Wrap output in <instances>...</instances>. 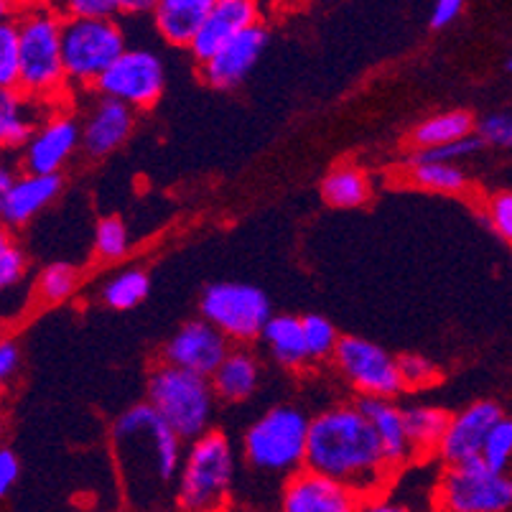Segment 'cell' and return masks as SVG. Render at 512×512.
Returning <instances> with one entry per match:
<instances>
[{
	"label": "cell",
	"instance_id": "obj_1",
	"mask_svg": "<svg viewBox=\"0 0 512 512\" xmlns=\"http://www.w3.org/2000/svg\"><path fill=\"white\" fill-rule=\"evenodd\" d=\"M306 469L344 484L362 500L380 495L393 477L380 439L357 403H342L311 418Z\"/></svg>",
	"mask_w": 512,
	"mask_h": 512
},
{
	"label": "cell",
	"instance_id": "obj_2",
	"mask_svg": "<svg viewBox=\"0 0 512 512\" xmlns=\"http://www.w3.org/2000/svg\"><path fill=\"white\" fill-rule=\"evenodd\" d=\"M184 441L148 403L128 408L113 423V446L128 487H166L179 477Z\"/></svg>",
	"mask_w": 512,
	"mask_h": 512
},
{
	"label": "cell",
	"instance_id": "obj_3",
	"mask_svg": "<svg viewBox=\"0 0 512 512\" xmlns=\"http://www.w3.org/2000/svg\"><path fill=\"white\" fill-rule=\"evenodd\" d=\"M21 41L18 90L36 102H49L67 87L62 57V23L57 8L31 6L16 18Z\"/></svg>",
	"mask_w": 512,
	"mask_h": 512
},
{
	"label": "cell",
	"instance_id": "obj_4",
	"mask_svg": "<svg viewBox=\"0 0 512 512\" xmlns=\"http://www.w3.org/2000/svg\"><path fill=\"white\" fill-rule=\"evenodd\" d=\"M311 418L293 406H276L250 423L242 439L245 464L265 477H278L283 484L306 469Z\"/></svg>",
	"mask_w": 512,
	"mask_h": 512
},
{
	"label": "cell",
	"instance_id": "obj_5",
	"mask_svg": "<svg viewBox=\"0 0 512 512\" xmlns=\"http://www.w3.org/2000/svg\"><path fill=\"white\" fill-rule=\"evenodd\" d=\"M235 484V454L220 431H207L189 444L179 472V512H225Z\"/></svg>",
	"mask_w": 512,
	"mask_h": 512
},
{
	"label": "cell",
	"instance_id": "obj_6",
	"mask_svg": "<svg viewBox=\"0 0 512 512\" xmlns=\"http://www.w3.org/2000/svg\"><path fill=\"white\" fill-rule=\"evenodd\" d=\"M214 388L209 377L158 365L148 377V406L164 418L181 441H197L214 416Z\"/></svg>",
	"mask_w": 512,
	"mask_h": 512
},
{
	"label": "cell",
	"instance_id": "obj_7",
	"mask_svg": "<svg viewBox=\"0 0 512 512\" xmlns=\"http://www.w3.org/2000/svg\"><path fill=\"white\" fill-rule=\"evenodd\" d=\"M125 34L115 18L92 21V18L64 16L62 23V57L67 85L95 87L102 74L123 57Z\"/></svg>",
	"mask_w": 512,
	"mask_h": 512
},
{
	"label": "cell",
	"instance_id": "obj_8",
	"mask_svg": "<svg viewBox=\"0 0 512 512\" xmlns=\"http://www.w3.org/2000/svg\"><path fill=\"white\" fill-rule=\"evenodd\" d=\"M202 316L227 342L248 344L263 337L265 324L273 319L271 301L250 283H212L202 296Z\"/></svg>",
	"mask_w": 512,
	"mask_h": 512
},
{
	"label": "cell",
	"instance_id": "obj_9",
	"mask_svg": "<svg viewBox=\"0 0 512 512\" xmlns=\"http://www.w3.org/2000/svg\"><path fill=\"white\" fill-rule=\"evenodd\" d=\"M439 507L441 512H507L512 507V474L495 472L482 459L446 467Z\"/></svg>",
	"mask_w": 512,
	"mask_h": 512
},
{
	"label": "cell",
	"instance_id": "obj_10",
	"mask_svg": "<svg viewBox=\"0 0 512 512\" xmlns=\"http://www.w3.org/2000/svg\"><path fill=\"white\" fill-rule=\"evenodd\" d=\"M166 72L161 59L148 49H128L95 85L100 97L123 102L130 110L153 107L164 92Z\"/></svg>",
	"mask_w": 512,
	"mask_h": 512
},
{
	"label": "cell",
	"instance_id": "obj_11",
	"mask_svg": "<svg viewBox=\"0 0 512 512\" xmlns=\"http://www.w3.org/2000/svg\"><path fill=\"white\" fill-rule=\"evenodd\" d=\"M334 365L362 398H393L403 390L395 357L362 337H342L334 352Z\"/></svg>",
	"mask_w": 512,
	"mask_h": 512
},
{
	"label": "cell",
	"instance_id": "obj_12",
	"mask_svg": "<svg viewBox=\"0 0 512 512\" xmlns=\"http://www.w3.org/2000/svg\"><path fill=\"white\" fill-rule=\"evenodd\" d=\"M82 146V125L72 113H49L23 148L26 174H62L74 151Z\"/></svg>",
	"mask_w": 512,
	"mask_h": 512
},
{
	"label": "cell",
	"instance_id": "obj_13",
	"mask_svg": "<svg viewBox=\"0 0 512 512\" xmlns=\"http://www.w3.org/2000/svg\"><path fill=\"white\" fill-rule=\"evenodd\" d=\"M230 355V342L209 321H186L184 327L166 342L164 365L212 377Z\"/></svg>",
	"mask_w": 512,
	"mask_h": 512
},
{
	"label": "cell",
	"instance_id": "obj_14",
	"mask_svg": "<svg viewBox=\"0 0 512 512\" xmlns=\"http://www.w3.org/2000/svg\"><path fill=\"white\" fill-rule=\"evenodd\" d=\"M362 497L329 477L301 469L281 487L278 512H360Z\"/></svg>",
	"mask_w": 512,
	"mask_h": 512
},
{
	"label": "cell",
	"instance_id": "obj_15",
	"mask_svg": "<svg viewBox=\"0 0 512 512\" xmlns=\"http://www.w3.org/2000/svg\"><path fill=\"white\" fill-rule=\"evenodd\" d=\"M500 418V406L492 400L472 403L469 408L451 416L444 439L439 444V456L446 462V467H459V464L482 459L484 441Z\"/></svg>",
	"mask_w": 512,
	"mask_h": 512
},
{
	"label": "cell",
	"instance_id": "obj_16",
	"mask_svg": "<svg viewBox=\"0 0 512 512\" xmlns=\"http://www.w3.org/2000/svg\"><path fill=\"white\" fill-rule=\"evenodd\" d=\"M260 23V8L253 0H214L212 11L204 21L202 31L192 41V54L199 64H207L217 57V51L225 49L242 31L253 29Z\"/></svg>",
	"mask_w": 512,
	"mask_h": 512
},
{
	"label": "cell",
	"instance_id": "obj_17",
	"mask_svg": "<svg viewBox=\"0 0 512 512\" xmlns=\"http://www.w3.org/2000/svg\"><path fill=\"white\" fill-rule=\"evenodd\" d=\"M265 46H268V29L263 23H258L253 29L235 36L225 49L217 51V57L202 64V79L214 90H232L258 64Z\"/></svg>",
	"mask_w": 512,
	"mask_h": 512
},
{
	"label": "cell",
	"instance_id": "obj_18",
	"mask_svg": "<svg viewBox=\"0 0 512 512\" xmlns=\"http://www.w3.org/2000/svg\"><path fill=\"white\" fill-rule=\"evenodd\" d=\"M133 125L136 115L128 105L100 97L82 123V148L92 158L107 156L128 141Z\"/></svg>",
	"mask_w": 512,
	"mask_h": 512
},
{
	"label": "cell",
	"instance_id": "obj_19",
	"mask_svg": "<svg viewBox=\"0 0 512 512\" xmlns=\"http://www.w3.org/2000/svg\"><path fill=\"white\" fill-rule=\"evenodd\" d=\"M64 179L62 174L36 176L21 174L13 184L6 199L0 202V225L3 227H23L34 220L36 214L44 212L54 199L62 194Z\"/></svg>",
	"mask_w": 512,
	"mask_h": 512
},
{
	"label": "cell",
	"instance_id": "obj_20",
	"mask_svg": "<svg viewBox=\"0 0 512 512\" xmlns=\"http://www.w3.org/2000/svg\"><path fill=\"white\" fill-rule=\"evenodd\" d=\"M357 406L365 413L372 431L380 439V446H383V454L388 459L390 469L395 472V469L411 462L416 451H413L411 439H408L406 413L400 411L393 400L388 398H360Z\"/></svg>",
	"mask_w": 512,
	"mask_h": 512
},
{
	"label": "cell",
	"instance_id": "obj_21",
	"mask_svg": "<svg viewBox=\"0 0 512 512\" xmlns=\"http://www.w3.org/2000/svg\"><path fill=\"white\" fill-rule=\"evenodd\" d=\"M214 0H158L153 21L158 34L174 46H192L202 31Z\"/></svg>",
	"mask_w": 512,
	"mask_h": 512
},
{
	"label": "cell",
	"instance_id": "obj_22",
	"mask_svg": "<svg viewBox=\"0 0 512 512\" xmlns=\"http://www.w3.org/2000/svg\"><path fill=\"white\" fill-rule=\"evenodd\" d=\"M44 102H36L21 90H0V151L26 148L46 115L41 113Z\"/></svg>",
	"mask_w": 512,
	"mask_h": 512
},
{
	"label": "cell",
	"instance_id": "obj_23",
	"mask_svg": "<svg viewBox=\"0 0 512 512\" xmlns=\"http://www.w3.org/2000/svg\"><path fill=\"white\" fill-rule=\"evenodd\" d=\"M209 383H212L217 398L230 400V403L248 400L260 383L258 360L250 355L248 349H230V355L209 377Z\"/></svg>",
	"mask_w": 512,
	"mask_h": 512
},
{
	"label": "cell",
	"instance_id": "obj_24",
	"mask_svg": "<svg viewBox=\"0 0 512 512\" xmlns=\"http://www.w3.org/2000/svg\"><path fill=\"white\" fill-rule=\"evenodd\" d=\"M260 339H263L265 347H268V352H271L278 365L299 370V367H304L309 362V349H306L304 339V321L299 316H273L265 324L263 337Z\"/></svg>",
	"mask_w": 512,
	"mask_h": 512
},
{
	"label": "cell",
	"instance_id": "obj_25",
	"mask_svg": "<svg viewBox=\"0 0 512 512\" xmlns=\"http://www.w3.org/2000/svg\"><path fill=\"white\" fill-rule=\"evenodd\" d=\"M474 118L464 110H451V113L434 115V118L423 120L416 125L411 133V143L416 151H428V148L449 146V143L464 141V138L474 136Z\"/></svg>",
	"mask_w": 512,
	"mask_h": 512
},
{
	"label": "cell",
	"instance_id": "obj_26",
	"mask_svg": "<svg viewBox=\"0 0 512 512\" xmlns=\"http://www.w3.org/2000/svg\"><path fill=\"white\" fill-rule=\"evenodd\" d=\"M321 197L339 209L362 207L370 199V181H367L365 171L357 166H334L321 181Z\"/></svg>",
	"mask_w": 512,
	"mask_h": 512
},
{
	"label": "cell",
	"instance_id": "obj_27",
	"mask_svg": "<svg viewBox=\"0 0 512 512\" xmlns=\"http://www.w3.org/2000/svg\"><path fill=\"white\" fill-rule=\"evenodd\" d=\"M406 413V428L408 439L416 454H426V451H439L441 439L446 434V426H449L451 416L444 413L441 408L431 406H416L408 408Z\"/></svg>",
	"mask_w": 512,
	"mask_h": 512
},
{
	"label": "cell",
	"instance_id": "obj_28",
	"mask_svg": "<svg viewBox=\"0 0 512 512\" xmlns=\"http://www.w3.org/2000/svg\"><path fill=\"white\" fill-rule=\"evenodd\" d=\"M148 291H151V281L143 271H125L118 273L113 281H107L105 288H102V301H105L110 309H133L141 301H146Z\"/></svg>",
	"mask_w": 512,
	"mask_h": 512
},
{
	"label": "cell",
	"instance_id": "obj_29",
	"mask_svg": "<svg viewBox=\"0 0 512 512\" xmlns=\"http://www.w3.org/2000/svg\"><path fill=\"white\" fill-rule=\"evenodd\" d=\"M411 181L428 192L459 194L467 189V174L454 164H416L411 166Z\"/></svg>",
	"mask_w": 512,
	"mask_h": 512
},
{
	"label": "cell",
	"instance_id": "obj_30",
	"mask_svg": "<svg viewBox=\"0 0 512 512\" xmlns=\"http://www.w3.org/2000/svg\"><path fill=\"white\" fill-rule=\"evenodd\" d=\"M18 64H21V41L18 21L0 23V90H18Z\"/></svg>",
	"mask_w": 512,
	"mask_h": 512
},
{
	"label": "cell",
	"instance_id": "obj_31",
	"mask_svg": "<svg viewBox=\"0 0 512 512\" xmlns=\"http://www.w3.org/2000/svg\"><path fill=\"white\" fill-rule=\"evenodd\" d=\"M74 286H77V268L72 263H51L39 273L36 281V291L46 304H57L72 296Z\"/></svg>",
	"mask_w": 512,
	"mask_h": 512
},
{
	"label": "cell",
	"instance_id": "obj_32",
	"mask_svg": "<svg viewBox=\"0 0 512 512\" xmlns=\"http://www.w3.org/2000/svg\"><path fill=\"white\" fill-rule=\"evenodd\" d=\"M482 462L490 469L502 474H510L512 467V418L502 416L500 421L492 426L490 436L484 441Z\"/></svg>",
	"mask_w": 512,
	"mask_h": 512
},
{
	"label": "cell",
	"instance_id": "obj_33",
	"mask_svg": "<svg viewBox=\"0 0 512 512\" xmlns=\"http://www.w3.org/2000/svg\"><path fill=\"white\" fill-rule=\"evenodd\" d=\"M304 339H306V349H309V360H329L337 352V329L332 327V321L324 319L319 314H309L304 316Z\"/></svg>",
	"mask_w": 512,
	"mask_h": 512
},
{
	"label": "cell",
	"instance_id": "obj_34",
	"mask_svg": "<svg viewBox=\"0 0 512 512\" xmlns=\"http://www.w3.org/2000/svg\"><path fill=\"white\" fill-rule=\"evenodd\" d=\"M130 235L120 217H102L95 230V253L102 260H118L128 253Z\"/></svg>",
	"mask_w": 512,
	"mask_h": 512
},
{
	"label": "cell",
	"instance_id": "obj_35",
	"mask_svg": "<svg viewBox=\"0 0 512 512\" xmlns=\"http://www.w3.org/2000/svg\"><path fill=\"white\" fill-rule=\"evenodd\" d=\"M26 273V253L13 235L0 230V293L16 286Z\"/></svg>",
	"mask_w": 512,
	"mask_h": 512
},
{
	"label": "cell",
	"instance_id": "obj_36",
	"mask_svg": "<svg viewBox=\"0 0 512 512\" xmlns=\"http://www.w3.org/2000/svg\"><path fill=\"white\" fill-rule=\"evenodd\" d=\"M484 143L479 141V136H469L464 141L449 143V146H439V148H428V151H416L411 156L408 164H454L459 158H469L474 156L477 151H482Z\"/></svg>",
	"mask_w": 512,
	"mask_h": 512
},
{
	"label": "cell",
	"instance_id": "obj_37",
	"mask_svg": "<svg viewBox=\"0 0 512 512\" xmlns=\"http://www.w3.org/2000/svg\"><path fill=\"white\" fill-rule=\"evenodd\" d=\"M400 372V383L403 388H423V385H431L436 380V365L431 360L421 355H400L395 357Z\"/></svg>",
	"mask_w": 512,
	"mask_h": 512
},
{
	"label": "cell",
	"instance_id": "obj_38",
	"mask_svg": "<svg viewBox=\"0 0 512 512\" xmlns=\"http://www.w3.org/2000/svg\"><path fill=\"white\" fill-rule=\"evenodd\" d=\"M477 136L484 146L512 148V115L510 113H492L479 120Z\"/></svg>",
	"mask_w": 512,
	"mask_h": 512
},
{
	"label": "cell",
	"instance_id": "obj_39",
	"mask_svg": "<svg viewBox=\"0 0 512 512\" xmlns=\"http://www.w3.org/2000/svg\"><path fill=\"white\" fill-rule=\"evenodd\" d=\"M487 220H490L492 230L512 245V192L495 194L487 202Z\"/></svg>",
	"mask_w": 512,
	"mask_h": 512
},
{
	"label": "cell",
	"instance_id": "obj_40",
	"mask_svg": "<svg viewBox=\"0 0 512 512\" xmlns=\"http://www.w3.org/2000/svg\"><path fill=\"white\" fill-rule=\"evenodd\" d=\"M120 13V0H74L64 6L62 16L72 18H92V21H105Z\"/></svg>",
	"mask_w": 512,
	"mask_h": 512
},
{
	"label": "cell",
	"instance_id": "obj_41",
	"mask_svg": "<svg viewBox=\"0 0 512 512\" xmlns=\"http://www.w3.org/2000/svg\"><path fill=\"white\" fill-rule=\"evenodd\" d=\"M18 477H21V462H18V456L13 454L11 449H6V446H0V500L8 497V492L16 487Z\"/></svg>",
	"mask_w": 512,
	"mask_h": 512
},
{
	"label": "cell",
	"instance_id": "obj_42",
	"mask_svg": "<svg viewBox=\"0 0 512 512\" xmlns=\"http://www.w3.org/2000/svg\"><path fill=\"white\" fill-rule=\"evenodd\" d=\"M462 11H464L462 0H439V3L431 8V18H428V23H431V29L441 31L446 29V26H451Z\"/></svg>",
	"mask_w": 512,
	"mask_h": 512
},
{
	"label": "cell",
	"instance_id": "obj_43",
	"mask_svg": "<svg viewBox=\"0 0 512 512\" xmlns=\"http://www.w3.org/2000/svg\"><path fill=\"white\" fill-rule=\"evenodd\" d=\"M18 362H21V349L16 339H0V388L18 370Z\"/></svg>",
	"mask_w": 512,
	"mask_h": 512
},
{
	"label": "cell",
	"instance_id": "obj_44",
	"mask_svg": "<svg viewBox=\"0 0 512 512\" xmlns=\"http://www.w3.org/2000/svg\"><path fill=\"white\" fill-rule=\"evenodd\" d=\"M360 512H411V510H408L406 505H400V502L377 495V497H370V500H362Z\"/></svg>",
	"mask_w": 512,
	"mask_h": 512
},
{
	"label": "cell",
	"instance_id": "obj_45",
	"mask_svg": "<svg viewBox=\"0 0 512 512\" xmlns=\"http://www.w3.org/2000/svg\"><path fill=\"white\" fill-rule=\"evenodd\" d=\"M18 171L13 169L11 164H6V161H0V202H3V199H6V194L11 192L13 189V184H16L18 181Z\"/></svg>",
	"mask_w": 512,
	"mask_h": 512
},
{
	"label": "cell",
	"instance_id": "obj_46",
	"mask_svg": "<svg viewBox=\"0 0 512 512\" xmlns=\"http://www.w3.org/2000/svg\"><path fill=\"white\" fill-rule=\"evenodd\" d=\"M143 11H156L153 0H120V13H143Z\"/></svg>",
	"mask_w": 512,
	"mask_h": 512
},
{
	"label": "cell",
	"instance_id": "obj_47",
	"mask_svg": "<svg viewBox=\"0 0 512 512\" xmlns=\"http://www.w3.org/2000/svg\"><path fill=\"white\" fill-rule=\"evenodd\" d=\"M16 13V8L8 3V0H0V23L3 21H11V16Z\"/></svg>",
	"mask_w": 512,
	"mask_h": 512
},
{
	"label": "cell",
	"instance_id": "obj_48",
	"mask_svg": "<svg viewBox=\"0 0 512 512\" xmlns=\"http://www.w3.org/2000/svg\"><path fill=\"white\" fill-rule=\"evenodd\" d=\"M3 431H6V421H3V416H0V439H3Z\"/></svg>",
	"mask_w": 512,
	"mask_h": 512
},
{
	"label": "cell",
	"instance_id": "obj_49",
	"mask_svg": "<svg viewBox=\"0 0 512 512\" xmlns=\"http://www.w3.org/2000/svg\"><path fill=\"white\" fill-rule=\"evenodd\" d=\"M507 72H512V57L507 59Z\"/></svg>",
	"mask_w": 512,
	"mask_h": 512
},
{
	"label": "cell",
	"instance_id": "obj_50",
	"mask_svg": "<svg viewBox=\"0 0 512 512\" xmlns=\"http://www.w3.org/2000/svg\"><path fill=\"white\" fill-rule=\"evenodd\" d=\"M153 512H166V510H153Z\"/></svg>",
	"mask_w": 512,
	"mask_h": 512
}]
</instances>
